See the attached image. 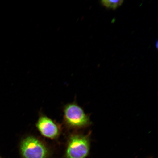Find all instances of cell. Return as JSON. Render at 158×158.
I'll list each match as a JSON object with an SVG mask.
<instances>
[{
	"mask_svg": "<svg viewBox=\"0 0 158 158\" xmlns=\"http://www.w3.org/2000/svg\"><path fill=\"white\" fill-rule=\"evenodd\" d=\"M0 158H2L1 157V156H0Z\"/></svg>",
	"mask_w": 158,
	"mask_h": 158,
	"instance_id": "7",
	"label": "cell"
},
{
	"mask_svg": "<svg viewBox=\"0 0 158 158\" xmlns=\"http://www.w3.org/2000/svg\"><path fill=\"white\" fill-rule=\"evenodd\" d=\"M91 132L74 133L69 137L65 158H86L90 153Z\"/></svg>",
	"mask_w": 158,
	"mask_h": 158,
	"instance_id": "2",
	"label": "cell"
},
{
	"mask_svg": "<svg viewBox=\"0 0 158 158\" xmlns=\"http://www.w3.org/2000/svg\"><path fill=\"white\" fill-rule=\"evenodd\" d=\"M19 149L23 158H48L50 153L49 148L44 142L31 135L21 140Z\"/></svg>",
	"mask_w": 158,
	"mask_h": 158,
	"instance_id": "3",
	"label": "cell"
},
{
	"mask_svg": "<svg viewBox=\"0 0 158 158\" xmlns=\"http://www.w3.org/2000/svg\"><path fill=\"white\" fill-rule=\"evenodd\" d=\"M156 48H158V41H157L156 43Z\"/></svg>",
	"mask_w": 158,
	"mask_h": 158,
	"instance_id": "6",
	"label": "cell"
},
{
	"mask_svg": "<svg viewBox=\"0 0 158 158\" xmlns=\"http://www.w3.org/2000/svg\"><path fill=\"white\" fill-rule=\"evenodd\" d=\"M123 2L122 0H116V1H110L104 0L101 1V3L104 7L107 8L115 9L120 6Z\"/></svg>",
	"mask_w": 158,
	"mask_h": 158,
	"instance_id": "5",
	"label": "cell"
},
{
	"mask_svg": "<svg viewBox=\"0 0 158 158\" xmlns=\"http://www.w3.org/2000/svg\"><path fill=\"white\" fill-rule=\"evenodd\" d=\"M64 123L71 129L79 130L92 125L90 116L76 102L65 105L64 109Z\"/></svg>",
	"mask_w": 158,
	"mask_h": 158,
	"instance_id": "1",
	"label": "cell"
},
{
	"mask_svg": "<svg viewBox=\"0 0 158 158\" xmlns=\"http://www.w3.org/2000/svg\"><path fill=\"white\" fill-rule=\"evenodd\" d=\"M36 127L41 135L49 139H56L61 133V128L58 124L45 115L40 116Z\"/></svg>",
	"mask_w": 158,
	"mask_h": 158,
	"instance_id": "4",
	"label": "cell"
}]
</instances>
